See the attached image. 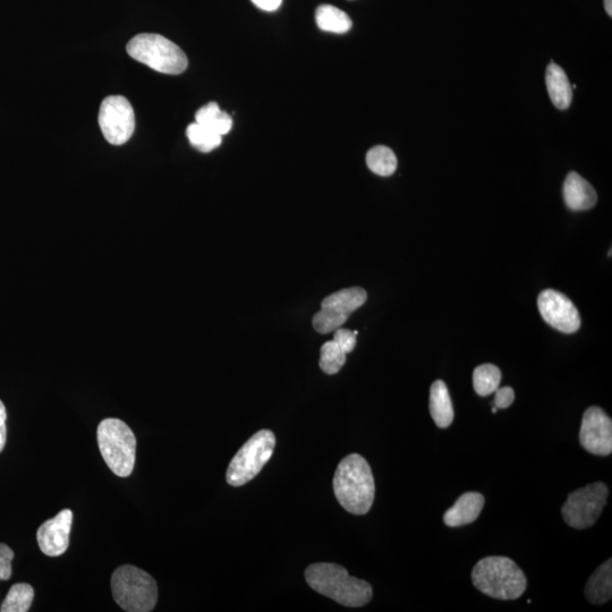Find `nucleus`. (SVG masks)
I'll list each match as a JSON object with an SVG mask.
<instances>
[{
    "mask_svg": "<svg viewBox=\"0 0 612 612\" xmlns=\"http://www.w3.org/2000/svg\"><path fill=\"white\" fill-rule=\"evenodd\" d=\"M335 496L340 506L353 515L370 512L376 484L367 459L351 454L339 463L334 478Z\"/></svg>",
    "mask_w": 612,
    "mask_h": 612,
    "instance_id": "f257e3e1",
    "label": "nucleus"
},
{
    "mask_svg": "<svg viewBox=\"0 0 612 612\" xmlns=\"http://www.w3.org/2000/svg\"><path fill=\"white\" fill-rule=\"evenodd\" d=\"M305 580L314 591L345 607H363L372 599V586L367 581L350 576L336 564L311 565L305 571Z\"/></svg>",
    "mask_w": 612,
    "mask_h": 612,
    "instance_id": "f03ea898",
    "label": "nucleus"
},
{
    "mask_svg": "<svg viewBox=\"0 0 612 612\" xmlns=\"http://www.w3.org/2000/svg\"><path fill=\"white\" fill-rule=\"evenodd\" d=\"M472 582L480 592L499 600L521 598L527 586L522 569L507 557L481 559L473 568Z\"/></svg>",
    "mask_w": 612,
    "mask_h": 612,
    "instance_id": "7ed1b4c3",
    "label": "nucleus"
},
{
    "mask_svg": "<svg viewBox=\"0 0 612 612\" xmlns=\"http://www.w3.org/2000/svg\"><path fill=\"white\" fill-rule=\"evenodd\" d=\"M112 591L117 605L125 611L149 612L157 605L155 578L132 565L116 569L112 576Z\"/></svg>",
    "mask_w": 612,
    "mask_h": 612,
    "instance_id": "20e7f679",
    "label": "nucleus"
},
{
    "mask_svg": "<svg viewBox=\"0 0 612 612\" xmlns=\"http://www.w3.org/2000/svg\"><path fill=\"white\" fill-rule=\"evenodd\" d=\"M126 49L135 61L159 73L178 75L189 65L184 51L160 34H138L130 40Z\"/></svg>",
    "mask_w": 612,
    "mask_h": 612,
    "instance_id": "39448f33",
    "label": "nucleus"
},
{
    "mask_svg": "<svg viewBox=\"0 0 612 612\" xmlns=\"http://www.w3.org/2000/svg\"><path fill=\"white\" fill-rule=\"evenodd\" d=\"M97 438L109 469L119 478L130 476L135 465L136 439L129 425L122 420L106 419L99 424Z\"/></svg>",
    "mask_w": 612,
    "mask_h": 612,
    "instance_id": "423d86ee",
    "label": "nucleus"
},
{
    "mask_svg": "<svg viewBox=\"0 0 612 612\" xmlns=\"http://www.w3.org/2000/svg\"><path fill=\"white\" fill-rule=\"evenodd\" d=\"M276 437L270 430H261L245 442L228 466L226 480L233 487H242L257 476L274 454Z\"/></svg>",
    "mask_w": 612,
    "mask_h": 612,
    "instance_id": "0eeeda50",
    "label": "nucleus"
},
{
    "mask_svg": "<svg viewBox=\"0 0 612 612\" xmlns=\"http://www.w3.org/2000/svg\"><path fill=\"white\" fill-rule=\"evenodd\" d=\"M609 489L605 483L594 482L569 493L561 507L565 522L576 530H585L599 520L608 501Z\"/></svg>",
    "mask_w": 612,
    "mask_h": 612,
    "instance_id": "6e6552de",
    "label": "nucleus"
},
{
    "mask_svg": "<svg viewBox=\"0 0 612 612\" xmlns=\"http://www.w3.org/2000/svg\"><path fill=\"white\" fill-rule=\"evenodd\" d=\"M368 300V294L361 287L345 288L326 297L321 310L313 317L314 330L321 335L334 333L342 328L351 314L359 310Z\"/></svg>",
    "mask_w": 612,
    "mask_h": 612,
    "instance_id": "1a4fd4ad",
    "label": "nucleus"
},
{
    "mask_svg": "<svg viewBox=\"0 0 612 612\" xmlns=\"http://www.w3.org/2000/svg\"><path fill=\"white\" fill-rule=\"evenodd\" d=\"M98 121L102 134L113 146L129 141L135 130L134 110L122 96H110L102 101Z\"/></svg>",
    "mask_w": 612,
    "mask_h": 612,
    "instance_id": "9d476101",
    "label": "nucleus"
},
{
    "mask_svg": "<svg viewBox=\"0 0 612 612\" xmlns=\"http://www.w3.org/2000/svg\"><path fill=\"white\" fill-rule=\"evenodd\" d=\"M538 308L549 326L563 334H574L581 327L580 313L574 303L555 289H546L539 295Z\"/></svg>",
    "mask_w": 612,
    "mask_h": 612,
    "instance_id": "9b49d317",
    "label": "nucleus"
},
{
    "mask_svg": "<svg viewBox=\"0 0 612 612\" xmlns=\"http://www.w3.org/2000/svg\"><path fill=\"white\" fill-rule=\"evenodd\" d=\"M580 444L593 455L609 456L612 453V421L602 408L592 406L585 411Z\"/></svg>",
    "mask_w": 612,
    "mask_h": 612,
    "instance_id": "f8f14e48",
    "label": "nucleus"
},
{
    "mask_svg": "<svg viewBox=\"0 0 612 612\" xmlns=\"http://www.w3.org/2000/svg\"><path fill=\"white\" fill-rule=\"evenodd\" d=\"M72 523V510L64 509L39 527L37 540L40 550L46 556L58 557L65 554L70 546Z\"/></svg>",
    "mask_w": 612,
    "mask_h": 612,
    "instance_id": "ddd939ff",
    "label": "nucleus"
},
{
    "mask_svg": "<svg viewBox=\"0 0 612 612\" xmlns=\"http://www.w3.org/2000/svg\"><path fill=\"white\" fill-rule=\"evenodd\" d=\"M484 503L483 495L479 492H466L459 497L453 507L444 515V523L449 527L469 525L478 520L482 513Z\"/></svg>",
    "mask_w": 612,
    "mask_h": 612,
    "instance_id": "4468645a",
    "label": "nucleus"
},
{
    "mask_svg": "<svg viewBox=\"0 0 612 612\" xmlns=\"http://www.w3.org/2000/svg\"><path fill=\"white\" fill-rule=\"evenodd\" d=\"M563 194L567 207L573 211L590 210L598 201L593 186L575 172L569 173L566 177Z\"/></svg>",
    "mask_w": 612,
    "mask_h": 612,
    "instance_id": "2eb2a0df",
    "label": "nucleus"
},
{
    "mask_svg": "<svg viewBox=\"0 0 612 612\" xmlns=\"http://www.w3.org/2000/svg\"><path fill=\"white\" fill-rule=\"evenodd\" d=\"M430 414L440 429H447L454 421L452 397L444 381L433 382L430 389Z\"/></svg>",
    "mask_w": 612,
    "mask_h": 612,
    "instance_id": "dca6fc26",
    "label": "nucleus"
},
{
    "mask_svg": "<svg viewBox=\"0 0 612 612\" xmlns=\"http://www.w3.org/2000/svg\"><path fill=\"white\" fill-rule=\"evenodd\" d=\"M546 82L552 104L558 109H567L571 106L573 88L563 68L551 63L547 67Z\"/></svg>",
    "mask_w": 612,
    "mask_h": 612,
    "instance_id": "f3484780",
    "label": "nucleus"
},
{
    "mask_svg": "<svg viewBox=\"0 0 612 612\" xmlns=\"http://www.w3.org/2000/svg\"><path fill=\"white\" fill-rule=\"evenodd\" d=\"M585 597L593 605H603L612 597V560L608 559L589 578Z\"/></svg>",
    "mask_w": 612,
    "mask_h": 612,
    "instance_id": "a211bd4d",
    "label": "nucleus"
},
{
    "mask_svg": "<svg viewBox=\"0 0 612 612\" xmlns=\"http://www.w3.org/2000/svg\"><path fill=\"white\" fill-rule=\"evenodd\" d=\"M195 122L221 136L228 134L233 127L232 117L223 112L216 102H210V104L199 109L198 113L195 114Z\"/></svg>",
    "mask_w": 612,
    "mask_h": 612,
    "instance_id": "6ab92c4d",
    "label": "nucleus"
},
{
    "mask_svg": "<svg viewBox=\"0 0 612 612\" xmlns=\"http://www.w3.org/2000/svg\"><path fill=\"white\" fill-rule=\"evenodd\" d=\"M319 29L331 33H346L352 29V20L339 8L331 5H321L316 13Z\"/></svg>",
    "mask_w": 612,
    "mask_h": 612,
    "instance_id": "aec40b11",
    "label": "nucleus"
},
{
    "mask_svg": "<svg viewBox=\"0 0 612 612\" xmlns=\"http://www.w3.org/2000/svg\"><path fill=\"white\" fill-rule=\"evenodd\" d=\"M500 382L501 371L496 365L482 364L473 372V386L479 396L486 397L495 393Z\"/></svg>",
    "mask_w": 612,
    "mask_h": 612,
    "instance_id": "412c9836",
    "label": "nucleus"
},
{
    "mask_svg": "<svg viewBox=\"0 0 612 612\" xmlns=\"http://www.w3.org/2000/svg\"><path fill=\"white\" fill-rule=\"evenodd\" d=\"M367 164L372 173L388 177L396 172L397 158L393 150L378 146L368 152Z\"/></svg>",
    "mask_w": 612,
    "mask_h": 612,
    "instance_id": "4be33fe9",
    "label": "nucleus"
},
{
    "mask_svg": "<svg viewBox=\"0 0 612 612\" xmlns=\"http://www.w3.org/2000/svg\"><path fill=\"white\" fill-rule=\"evenodd\" d=\"M34 598V590L30 584L19 583L12 586L3 602L2 612H27Z\"/></svg>",
    "mask_w": 612,
    "mask_h": 612,
    "instance_id": "5701e85b",
    "label": "nucleus"
},
{
    "mask_svg": "<svg viewBox=\"0 0 612 612\" xmlns=\"http://www.w3.org/2000/svg\"><path fill=\"white\" fill-rule=\"evenodd\" d=\"M186 135L192 146L201 152L215 150L220 146L221 141H223V136L208 130L207 127L197 122L187 127Z\"/></svg>",
    "mask_w": 612,
    "mask_h": 612,
    "instance_id": "b1692460",
    "label": "nucleus"
},
{
    "mask_svg": "<svg viewBox=\"0 0 612 612\" xmlns=\"http://www.w3.org/2000/svg\"><path fill=\"white\" fill-rule=\"evenodd\" d=\"M346 355L334 340H330V342L323 344L321 347L320 369L329 374V376H333V374L338 373L344 367Z\"/></svg>",
    "mask_w": 612,
    "mask_h": 612,
    "instance_id": "393cba45",
    "label": "nucleus"
},
{
    "mask_svg": "<svg viewBox=\"0 0 612 612\" xmlns=\"http://www.w3.org/2000/svg\"><path fill=\"white\" fill-rule=\"evenodd\" d=\"M357 331H351L344 328H338L334 331V342L346 353L350 354L356 346Z\"/></svg>",
    "mask_w": 612,
    "mask_h": 612,
    "instance_id": "a878e982",
    "label": "nucleus"
},
{
    "mask_svg": "<svg viewBox=\"0 0 612 612\" xmlns=\"http://www.w3.org/2000/svg\"><path fill=\"white\" fill-rule=\"evenodd\" d=\"M14 559L13 550L0 543V581L10 580L12 576V561Z\"/></svg>",
    "mask_w": 612,
    "mask_h": 612,
    "instance_id": "bb28decb",
    "label": "nucleus"
},
{
    "mask_svg": "<svg viewBox=\"0 0 612 612\" xmlns=\"http://www.w3.org/2000/svg\"><path fill=\"white\" fill-rule=\"evenodd\" d=\"M495 406L497 408H508L515 401V393L512 387L498 388L495 391Z\"/></svg>",
    "mask_w": 612,
    "mask_h": 612,
    "instance_id": "cd10ccee",
    "label": "nucleus"
},
{
    "mask_svg": "<svg viewBox=\"0 0 612 612\" xmlns=\"http://www.w3.org/2000/svg\"><path fill=\"white\" fill-rule=\"evenodd\" d=\"M6 407L2 401H0V453L3 452L6 445Z\"/></svg>",
    "mask_w": 612,
    "mask_h": 612,
    "instance_id": "c85d7f7f",
    "label": "nucleus"
},
{
    "mask_svg": "<svg viewBox=\"0 0 612 612\" xmlns=\"http://www.w3.org/2000/svg\"><path fill=\"white\" fill-rule=\"evenodd\" d=\"M262 11L275 12L282 5L283 0H251Z\"/></svg>",
    "mask_w": 612,
    "mask_h": 612,
    "instance_id": "c756f323",
    "label": "nucleus"
},
{
    "mask_svg": "<svg viewBox=\"0 0 612 612\" xmlns=\"http://www.w3.org/2000/svg\"><path fill=\"white\" fill-rule=\"evenodd\" d=\"M605 8L608 15L612 16V0H605Z\"/></svg>",
    "mask_w": 612,
    "mask_h": 612,
    "instance_id": "7c9ffc66",
    "label": "nucleus"
},
{
    "mask_svg": "<svg viewBox=\"0 0 612 612\" xmlns=\"http://www.w3.org/2000/svg\"><path fill=\"white\" fill-rule=\"evenodd\" d=\"M497 411H498V408L496 406H493L492 407V413H497Z\"/></svg>",
    "mask_w": 612,
    "mask_h": 612,
    "instance_id": "2f4dec72",
    "label": "nucleus"
}]
</instances>
